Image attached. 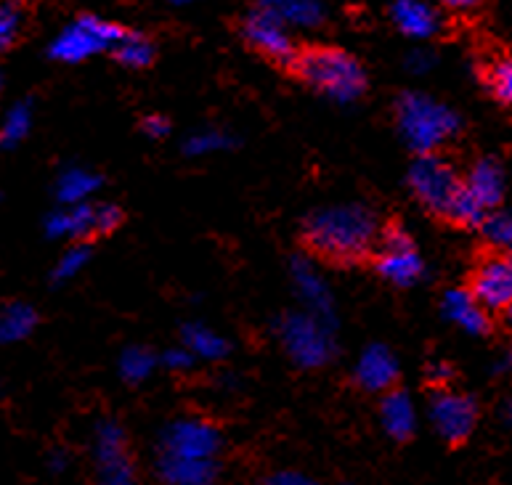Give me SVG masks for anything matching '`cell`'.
<instances>
[{
  "label": "cell",
  "instance_id": "cell-33",
  "mask_svg": "<svg viewBox=\"0 0 512 485\" xmlns=\"http://www.w3.org/2000/svg\"><path fill=\"white\" fill-rule=\"evenodd\" d=\"M489 85L497 101L510 104L512 101V64L510 59H499L489 72Z\"/></svg>",
  "mask_w": 512,
  "mask_h": 485
},
{
  "label": "cell",
  "instance_id": "cell-40",
  "mask_svg": "<svg viewBox=\"0 0 512 485\" xmlns=\"http://www.w3.org/2000/svg\"><path fill=\"white\" fill-rule=\"evenodd\" d=\"M64 464H67V459H64V454H56V456H54V462H51V467H54V470H64Z\"/></svg>",
  "mask_w": 512,
  "mask_h": 485
},
{
  "label": "cell",
  "instance_id": "cell-28",
  "mask_svg": "<svg viewBox=\"0 0 512 485\" xmlns=\"http://www.w3.org/2000/svg\"><path fill=\"white\" fill-rule=\"evenodd\" d=\"M22 30V8L14 0L0 3V51H8L14 46Z\"/></svg>",
  "mask_w": 512,
  "mask_h": 485
},
{
  "label": "cell",
  "instance_id": "cell-16",
  "mask_svg": "<svg viewBox=\"0 0 512 485\" xmlns=\"http://www.w3.org/2000/svg\"><path fill=\"white\" fill-rule=\"evenodd\" d=\"M157 475L168 485H213L218 475L215 459H184V456L160 454Z\"/></svg>",
  "mask_w": 512,
  "mask_h": 485
},
{
  "label": "cell",
  "instance_id": "cell-39",
  "mask_svg": "<svg viewBox=\"0 0 512 485\" xmlns=\"http://www.w3.org/2000/svg\"><path fill=\"white\" fill-rule=\"evenodd\" d=\"M428 377L433 379V382H446V379L451 377V366L449 364H430Z\"/></svg>",
  "mask_w": 512,
  "mask_h": 485
},
{
  "label": "cell",
  "instance_id": "cell-34",
  "mask_svg": "<svg viewBox=\"0 0 512 485\" xmlns=\"http://www.w3.org/2000/svg\"><path fill=\"white\" fill-rule=\"evenodd\" d=\"M123 223V210L112 202H104V205H93V231L96 234H109L115 231L117 226Z\"/></svg>",
  "mask_w": 512,
  "mask_h": 485
},
{
  "label": "cell",
  "instance_id": "cell-27",
  "mask_svg": "<svg viewBox=\"0 0 512 485\" xmlns=\"http://www.w3.org/2000/svg\"><path fill=\"white\" fill-rule=\"evenodd\" d=\"M481 228L483 236H486L494 247H505L507 250L512 244V220L510 213H505V210H494L491 215H483Z\"/></svg>",
  "mask_w": 512,
  "mask_h": 485
},
{
  "label": "cell",
  "instance_id": "cell-25",
  "mask_svg": "<svg viewBox=\"0 0 512 485\" xmlns=\"http://www.w3.org/2000/svg\"><path fill=\"white\" fill-rule=\"evenodd\" d=\"M483 215H486V210H483V207L470 197V191H467L465 183H462V189H459V194L454 197V202H451L446 218H449L451 223H457V226L475 228V226H481Z\"/></svg>",
  "mask_w": 512,
  "mask_h": 485
},
{
  "label": "cell",
  "instance_id": "cell-10",
  "mask_svg": "<svg viewBox=\"0 0 512 485\" xmlns=\"http://www.w3.org/2000/svg\"><path fill=\"white\" fill-rule=\"evenodd\" d=\"M380 244H383V252L377 258V271L383 279H388L396 287H409L420 279L425 266L414 250V242L401 228H388Z\"/></svg>",
  "mask_w": 512,
  "mask_h": 485
},
{
  "label": "cell",
  "instance_id": "cell-6",
  "mask_svg": "<svg viewBox=\"0 0 512 485\" xmlns=\"http://www.w3.org/2000/svg\"><path fill=\"white\" fill-rule=\"evenodd\" d=\"M223 446L221 430L207 419L184 417L170 422L162 430L160 454L184 456V459H215Z\"/></svg>",
  "mask_w": 512,
  "mask_h": 485
},
{
  "label": "cell",
  "instance_id": "cell-4",
  "mask_svg": "<svg viewBox=\"0 0 512 485\" xmlns=\"http://www.w3.org/2000/svg\"><path fill=\"white\" fill-rule=\"evenodd\" d=\"M327 321L314 313H290L279 321V337L287 356L303 369H319L335 353V334Z\"/></svg>",
  "mask_w": 512,
  "mask_h": 485
},
{
  "label": "cell",
  "instance_id": "cell-15",
  "mask_svg": "<svg viewBox=\"0 0 512 485\" xmlns=\"http://www.w3.org/2000/svg\"><path fill=\"white\" fill-rule=\"evenodd\" d=\"M465 189L470 191V197L478 202V205L489 213V210H497L505 199V170L494 157H483L473 165L470 175H467Z\"/></svg>",
  "mask_w": 512,
  "mask_h": 485
},
{
  "label": "cell",
  "instance_id": "cell-9",
  "mask_svg": "<svg viewBox=\"0 0 512 485\" xmlns=\"http://www.w3.org/2000/svg\"><path fill=\"white\" fill-rule=\"evenodd\" d=\"M242 38L247 40V46L255 48L260 56L276 61V64H287L290 67L298 48L292 43V38L284 30V22L276 14H271L268 8L263 11H253L242 22Z\"/></svg>",
  "mask_w": 512,
  "mask_h": 485
},
{
  "label": "cell",
  "instance_id": "cell-37",
  "mask_svg": "<svg viewBox=\"0 0 512 485\" xmlns=\"http://www.w3.org/2000/svg\"><path fill=\"white\" fill-rule=\"evenodd\" d=\"M144 133L149 138H162L170 133V125L165 122V117H160V114H152V117H146L144 120Z\"/></svg>",
  "mask_w": 512,
  "mask_h": 485
},
{
  "label": "cell",
  "instance_id": "cell-22",
  "mask_svg": "<svg viewBox=\"0 0 512 485\" xmlns=\"http://www.w3.org/2000/svg\"><path fill=\"white\" fill-rule=\"evenodd\" d=\"M101 186V178L96 173H88L83 167H69L59 175L56 183V194L64 205H83L85 199L91 197L93 191Z\"/></svg>",
  "mask_w": 512,
  "mask_h": 485
},
{
  "label": "cell",
  "instance_id": "cell-1",
  "mask_svg": "<svg viewBox=\"0 0 512 485\" xmlns=\"http://www.w3.org/2000/svg\"><path fill=\"white\" fill-rule=\"evenodd\" d=\"M377 218L364 205L319 210L306 220L303 239L316 255L329 260H356L375 244Z\"/></svg>",
  "mask_w": 512,
  "mask_h": 485
},
{
  "label": "cell",
  "instance_id": "cell-30",
  "mask_svg": "<svg viewBox=\"0 0 512 485\" xmlns=\"http://www.w3.org/2000/svg\"><path fill=\"white\" fill-rule=\"evenodd\" d=\"M117 59L128 64V67H146L152 61V46L141 38H130V35H123L117 40Z\"/></svg>",
  "mask_w": 512,
  "mask_h": 485
},
{
  "label": "cell",
  "instance_id": "cell-18",
  "mask_svg": "<svg viewBox=\"0 0 512 485\" xmlns=\"http://www.w3.org/2000/svg\"><path fill=\"white\" fill-rule=\"evenodd\" d=\"M383 427L393 440H409L417 427V411L406 390H390L380 406Z\"/></svg>",
  "mask_w": 512,
  "mask_h": 485
},
{
  "label": "cell",
  "instance_id": "cell-24",
  "mask_svg": "<svg viewBox=\"0 0 512 485\" xmlns=\"http://www.w3.org/2000/svg\"><path fill=\"white\" fill-rule=\"evenodd\" d=\"M157 366V358H154L152 350L146 348H128L120 358V374H123L125 382H144L149 374L154 372Z\"/></svg>",
  "mask_w": 512,
  "mask_h": 485
},
{
  "label": "cell",
  "instance_id": "cell-31",
  "mask_svg": "<svg viewBox=\"0 0 512 485\" xmlns=\"http://www.w3.org/2000/svg\"><path fill=\"white\" fill-rule=\"evenodd\" d=\"M30 122H32V114H30V104H19L8 112L6 117V125H3V144H16V141H22L27 133H30Z\"/></svg>",
  "mask_w": 512,
  "mask_h": 485
},
{
  "label": "cell",
  "instance_id": "cell-29",
  "mask_svg": "<svg viewBox=\"0 0 512 485\" xmlns=\"http://www.w3.org/2000/svg\"><path fill=\"white\" fill-rule=\"evenodd\" d=\"M231 138L226 133H218V130H205V133H197L184 144V152L189 157H205V154L223 152L229 149Z\"/></svg>",
  "mask_w": 512,
  "mask_h": 485
},
{
  "label": "cell",
  "instance_id": "cell-8",
  "mask_svg": "<svg viewBox=\"0 0 512 485\" xmlns=\"http://www.w3.org/2000/svg\"><path fill=\"white\" fill-rule=\"evenodd\" d=\"M430 422L446 443L459 446L473 435L475 422H478V403L467 393L438 390L430 398Z\"/></svg>",
  "mask_w": 512,
  "mask_h": 485
},
{
  "label": "cell",
  "instance_id": "cell-26",
  "mask_svg": "<svg viewBox=\"0 0 512 485\" xmlns=\"http://www.w3.org/2000/svg\"><path fill=\"white\" fill-rule=\"evenodd\" d=\"M271 14H276L279 19H290V22L311 24L319 19V11H316L314 0H271L268 6Z\"/></svg>",
  "mask_w": 512,
  "mask_h": 485
},
{
  "label": "cell",
  "instance_id": "cell-13",
  "mask_svg": "<svg viewBox=\"0 0 512 485\" xmlns=\"http://www.w3.org/2000/svg\"><path fill=\"white\" fill-rule=\"evenodd\" d=\"M353 379H356V385L369 390V393H385V390L396 385L398 379L396 358L385 345H369L361 353Z\"/></svg>",
  "mask_w": 512,
  "mask_h": 485
},
{
  "label": "cell",
  "instance_id": "cell-7",
  "mask_svg": "<svg viewBox=\"0 0 512 485\" xmlns=\"http://www.w3.org/2000/svg\"><path fill=\"white\" fill-rule=\"evenodd\" d=\"M93 456H96L101 485H136V470H133V462L128 456L125 430L117 422L107 419L96 427Z\"/></svg>",
  "mask_w": 512,
  "mask_h": 485
},
{
  "label": "cell",
  "instance_id": "cell-2",
  "mask_svg": "<svg viewBox=\"0 0 512 485\" xmlns=\"http://www.w3.org/2000/svg\"><path fill=\"white\" fill-rule=\"evenodd\" d=\"M292 72L316 91L335 101H356L367 91V72L343 48H303L292 59Z\"/></svg>",
  "mask_w": 512,
  "mask_h": 485
},
{
  "label": "cell",
  "instance_id": "cell-20",
  "mask_svg": "<svg viewBox=\"0 0 512 485\" xmlns=\"http://www.w3.org/2000/svg\"><path fill=\"white\" fill-rule=\"evenodd\" d=\"M46 234L59 239V236H67V239H85L88 234H96L93 231V205H69L67 210H59L51 218L46 220Z\"/></svg>",
  "mask_w": 512,
  "mask_h": 485
},
{
  "label": "cell",
  "instance_id": "cell-19",
  "mask_svg": "<svg viewBox=\"0 0 512 485\" xmlns=\"http://www.w3.org/2000/svg\"><path fill=\"white\" fill-rule=\"evenodd\" d=\"M393 22L412 38H430L438 30L436 11L422 0H398L393 6Z\"/></svg>",
  "mask_w": 512,
  "mask_h": 485
},
{
  "label": "cell",
  "instance_id": "cell-35",
  "mask_svg": "<svg viewBox=\"0 0 512 485\" xmlns=\"http://www.w3.org/2000/svg\"><path fill=\"white\" fill-rule=\"evenodd\" d=\"M263 485H319V483H316L314 478L303 475V472L282 470V472H274V475H268Z\"/></svg>",
  "mask_w": 512,
  "mask_h": 485
},
{
  "label": "cell",
  "instance_id": "cell-17",
  "mask_svg": "<svg viewBox=\"0 0 512 485\" xmlns=\"http://www.w3.org/2000/svg\"><path fill=\"white\" fill-rule=\"evenodd\" d=\"M441 311L446 313V319L454 321L470 334H486L491 329L486 311L475 303V297L465 289H449L444 295V303H441Z\"/></svg>",
  "mask_w": 512,
  "mask_h": 485
},
{
  "label": "cell",
  "instance_id": "cell-5",
  "mask_svg": "<svg viewBox=\"0 0 512 485\" xmlns=\"http://www.w3.org/2000/svg\"><path fill=\"white\" fill-rule=\"evenodd\" d=\"M409 186L430 213L446 218L451 202L462 189V181H459L457 170L444 157L420 154V160H414L412 170H409Z\"/></svg>",
  "mask_w": 512,
  "mask_h": 485
},
{
  "label": "cell",
  "instance_id": "cell-12",
  "mask_svg": "<svg viewBox=\"0 0 512 485\" xmlns=\"http://www.w3.org/2000/svg\"><path fill=\"white\" fill-rule=\"evenodd\" d=\"M120 38H123V32L115 30V27L93 22V19H83L75 30H69L67 35L56 43L54 54L59 56V59L77 61L85 59V56H91L93 51H99V48L115 46Z\"/></svg>",
  "mask_w": 512,
  "mask_h": 485
},
{
  "label": "cell",
  "instance_id": "cell-32",
  "mask_svg": "<svg viewBox=\"0 0 512 485\" xmlns=\"http://www.w3.org/2000/svg\"><path fill=\"white\" fill-rule=\"evenodd\" d=\"M88 260H91V250L85 244H77V247L67 250L62 255V260H59V266H56L54 281H69L88 266Z\"/></svg>",
  "mask_w": 512,
  "mask_h": 485
},
{
  "label": "cell",
  "instance_id": "cell-23",
  "mask_svg": "<svg viewBox=\"0 0 512 485\" xmlns=\"http://www.w3.org/2000/svg\"><path fill=\"white\" fill-rule=\"evenodd\" d=\"M35 324H38L35 308L24 303L8 305L6 311L0 313V342L24 340L35 329Z\"/></svg>",
  "mask_w": 512,
  "mask_h": 485
},
{
  "label": "cell",
  "instance_id": "cell-11",
  "mask_svg": "<svg viewBox=\"0 0 512 485\" xmlns=\"http://www.w3.org/2000/svg\"><path fill=\"white\" fill-rule=\"evenodd\" d=\"M475 303L483 311H505L512 303V263L510 258H486L473 273Z\"/></svg>",
  "mask_w": 512,
  "mask_h": 485
},
{
  "label": "cell",
  "instance_id": "cell-41",
  "mask_svg": "<svg viewBox=\"0 0 512 485\" xmlns=\"http://www.w3.org/2000/svg\"><path fill=\"white\" fill-rule=\"evenodd\" d=\"M213 485H215V483H213Z\"/></svg>",
  "mask_w": 512,
  "mask_h": 485
},
{
  "label": "cell",
  "instance_id": "cell-3",
  "mask_svg": "<svg viewBox=\"0 0 512 485\" xmlns=\"http://www.w3.org/2000/svg\"><path fill=\"white\" fill-rule=\"evenodd\" d=\"M396 114L401 138L417 154H433L438 146L457 136L459 130L457 114L422 93H406L398 101Z\"/></svg>",
  "mask_w": 512,
  "mask_h": 485
},
{
  "label": "cell",
  "instance_id": "cell-21",
  "mask_svg": "<svg viewBox=\"0 0 512 485\" xmlns=\"http://www.w3.org/2000/svg\"><path fill=\"white\" fill-rule=\"evenodd\" d=\"M184 345L194 358H205V361L226 358L231 350L229 340H223L221 334L199 324L184 326Z\"/></svg>",
  "mask_w": 512,
  "mask_h": 485
},
{
  "label": "cell",
  "instance_id": "cell-14",
  "mask_svg": "<svg viewBox=\"0 0 512 485\" xmlns=\"http://www.w3.org/2000/svg\"><path fill=\"white\" fill-rule=\"evenodd\" d=\"M292 281H295L300 300L311 308V313L319 316L321 321H327V324H335V308H332V295H329L327 281L321 279L319 271L308 260H292Z\"/></svg>",
  "mask_w": 512,
  "mask_h": 485
},
{
  "label": "cell",
  "instance_id": "cell-38",
  "mask_svg": "<svg viewBox=\"0 0 512 485\" xmlns=\"http://www.w3.org/2000/svg\"><path fill=\"white\" fill-rule=\"evenodd\" d=\"M441 6L446 8H454V11H473L483 3V0H438Z\"/></svg>",
  "mask_w": 512,
  "mask_h": 485
},
{
  "label": "cell",
  "instance_id": "cell-36",
  "mask_svg": "<svg viewBox=\"0 0 512 485\" xmlns=\"http://www.w3.org/2000/svg\"><path fill=\"white\" fill-rule=\"evenodd\" d=\"M192 364H194V356L186 348H173L165 353V366L173 369V372H184V369H189Z\"/></svg>",
  "mask_w": 512,
  "mask_h": 485
}]
</instances>
